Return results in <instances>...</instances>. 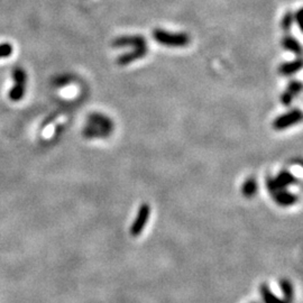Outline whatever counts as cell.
I'll return each mask as SVG.
<instances>
[{"mask_svg": "<svg viewBox=\"0 0 303 303\" xmlns=\"http://www.w3.org/2000/svg\"><path fill=\"white\" fill-rule=\"evenodd\" d=\"M302 14H303V10L302 8H300L296 13L294 14V20L296 21V24H298L299 28L302 31Z\"/></svg>", "mask_w": 303, "mask_h": 303, "instance_id": "obj_20", "label": "cell"}, {"mask_svg": "<svg viewBox=\"0 0 303 303\" xmlns=\"http://www.w3.org/2000/svg\"><path fill=\"white\" fill-rule=\"evenodd\" d=\"M153 37L157 43L168 48H184L190 44V36L185 33H171L156 28L153 32Z\"/></svg>", "mask_w": 303, "mask_h": 303, "instance_id": "obj_1", "label": "cell"}, {"mask_svg": "<svg viewBox=\"0 0 303 303\" xmlns=\"http://www.w3.org/2000/svg\"><path fill=\"white\" fill-rule=\"evenodd\" d=\"M287 90L291 93V95H293L294 97H296L301 92V90H302L301 81H298V80L290 81V83L288 85V89Z\"/></svg>", "mask_w": 303, "mask_h": 303, "instance_id": "obj_17", "label": "cell"}, {"mask_svg": "<svg viewBox=\"0 0 303 303\" xmlns=\"http://www.w3.org/2000/svg\"><path fill=\"white\" fill-rule=\"evenodd\" d=\"M149 214H150L149 206L147 205V203H143V205L139 207L136 219L131 227V235L132 236L137 237L139 234H142V231L144 230L145 226H146L147 221H148Z\"/></svg>", "mask_w": 303, "mask_h": 303, "instance_id": "obj_4", "label": "cell"}, {"mask_svg": "<svg viewBox=\"0 0 303 303\" xmlns=\"http://www.w3.org/2000/svg\"><path fill=\"white\" fill-rule=\"evenodd\" d=\"M271 196L273 198V200L275 201L277 205L282 207L292 206L299 200L298 196L294 193H291V192L287 191V189H277L276 191L272 192Z\"/></svg>", "mask_w": 303, "mask_h": 303, "instance_id": "obj_8", "label": "cell"}, {"mask_svg": "<svg viewBox=\"0 0 303 303\" xmlns=\"http://www.w3.org/2000/svg\"><path fill=\"white\" fill-rule=\"evenodd\" d=\"M257 189H258V185H257V182H256V180L254 178H248L243 184L242 193L244 197L252 198L257 193Z\"/></svg>", "mask_w": 303, "mask_h": 303, "instance_id": "obj_12", "label": "cell"}, {"mask_svg": "<svg viewBox=\"0 0 303 303\" xmlns=\"http://www.w3.org/2000/svg\"><path fill=\"white\" fill-rule=\"evenodd\" d=\"M146 39L142 35H126V36H119L113 42L114 48H126V46H133V48H141L146 46Z\"/></svg>", "mask_w": 303, "mask_h": 303, "instance_id": "obj_5", "label": "cell"}, {"mask_svg": "<svg viewBox=\"0 0 303 303\" xmlns=\"http://www.w3.org/2000/svg\"><path fill=\"white\" fill-rule=\"evenodd\" d=\"M294 23V14L292 11H288L287 14L283 16L282 21H281V27L284 32H290L291 27H292Z\"/></svg>", "mask_w": 303, "mask_h": 303, "instance_id": "obj_15", "label": "cell"}, {"mask_svg": "<svg viewBox=\"0 0 303 303\" xmlns=\"http://www.w3.org/2000/svg\"><path fill=\"white\" fill-rule=\"evenodd\" d=\"M281 288H282V291L285 295V299H287V302L290 303L291 300H292V296H293L292 285H291V283L288 281V279H282Z\"/></svg>", "mask_w": 303, "mask_h": 303, "instance_id": "obj_16", "label": "cell"}, {"mask_svg": "<svg viewBox=\"0 0 303 303\" xmlns=\"http://www.w3.org/2000/svg\"><path fill=\"white\" fill-rule=\"evenodd\" d=\"M14 86L9 91V99L11 101H20L25 96L27 84V73L21 67H16L13 70Z\"/></svg>", "mask_w": 303, "mask_h": 303, "instance_id": "obj_2", "label": "cell"}, {"mask_svg": "<svg viewBox=\"0 0 303 303\" xmlns=\"http://www.w3.org/2000/svg\"><path fill=\"white\" fill-rule=\"evenodd\" d=\"M293 99H294V96H293V95H291V93H290L288 90H285V91L282 93V96H281V102H282L283 106L288 107V106H290L291 103H292Z\"/></svg>", "mask_w": 303, "mask_h": 303, "instance_id": "obj_19", "label": "cell"}, {"mask_svg": "<svg viewBox=\"0 0 303 303\" xmlns=\"http://www.w3.org/2000/svg\"><path fill=\"white\" fill-rule=\"evenodd\" d=\"M262 294H263L265 303H288L285 300L283 301L275 298L274 294L270 291L269 287H266V285H262Z\"/></svg>", "mask_w": 303, "mask_h": 303, "instance_id": "obj_14", "label": "cell"}, {"mask_svg": "<svg viewBox=\"0 0 303 303\" xmlns=\"http://www.w3.org/2000/svg\"><path fill=\"white\" fill-rule=\"evenodd\" d=\"M83 136L86 138H104V137H108V135L106 133H104L100 128L95 126V125H91L88 124V126L84 127L83 129Z\"/></svg>", "mask_w": 303, "mask_h": 303, "instance_id": "obj_13", "label": "cell"}, {"mask_svg": "<svg viewBox=\"0 0 303 303\" xmlns=\"http://www.w3.org/2000/svg\"><path fill=\"white\" fill-rule=\"evenodd\" d=\"M13 54V46L9 43H2L0 44V59L9 57Z\"/></svg>", "mask_w": 303, "mask_h": 303, "instance_id": "obj_18", "label": "cell"}, {"mask_svg": "<svg viewBox=\"0 0 303 303\" xmlns=\"http://www.w3.org/2000/svg\"><path fill=\"white\" fill-rule=\"evenodd\" d=\"M88 122L91 125H95V126L100 128V129H102L104 133H106L108 136L113 133V129H114L113 120L102 114L93 113V114L89 115Z\"/></svg>", "mask_w": 303, "mask_h": 303, "instance_id": "obj_7", "label": "cell"}, {"mask_svg": "<svg viewBox=\"0 0 303 303\" xmlns=\"http://www.w3.org/2000/svg\"><path fill=\"white\" fill-rule=\"evenodd\" d=\"M302 119V113L300 109H292L289 113H285L278 116L276 119L273 121V128L275 131H284L287 128L299 124Z\"/></svg>", "mask_w": 303, "mask_h": 303, "instance_id": "obj_3", "label": "cell"}, {"mask_svg": "<svg viewBox=\"0 0 303 303\" xmlns=\"http://www.w3.org/2000/svg\"><path fill=\"white\" fill-rule=\"evenodd\" d=\"M298 182V180L289 171H281L276 178H274V183L277 189H287L288 186Z\"/></svg>", "mask_w": 303, "mask_h": 303, "instance_id": "obj_9", "label": "cell"}, {"mask_svg": "<svg viewBox=\"0 0 303 303\" xmlns=\"http://www.w3.org/2000/svg\"><path fill=\"white\" fill-rule=\"evenodd\" d=\"M282 46L290 52H292L295 55L301 56L302 53V48H301V43L295 37L291 36V35H287L282 38Z\"/></svg>", "mask_w": 303, "mask_h": 303, "instance_id": "obj_11", "label": "cell"}, {"mask_svg": "<svg viewBox=\"0 0 303 303\" xmlns=\"http://www.w3.org/2000/svg\"><path fill=\"white\" fill-rule=\"evenodd\" d=\"M147 45L146 46H141V48H134L133 51L127 52V53H124L118 56L117 63L121 67L128 66L133 62H135L137 60H141L143 57L147 54Z\"/></svg>", "mask_w": 303, "mask_h": 303, "instance_id": "obj_6", "label": "cell"}, {"mask_svg": "<svg viewBox=\"0 0 303 303\" xmlns=\"http://www.w3.org/2000/svg\"><path fill=\"white\" fill-rule=\"evenodd\" d=\"M301 69H302V60L300 57H298V59L294 61L282 63L278 68V72L279 74L284 75V77H290V75L298 73Z\"/></svg>", "mask_w": 303, "mask_h": 303, "instance_id": "obj_10", "label": "cell"}]
</instances>
